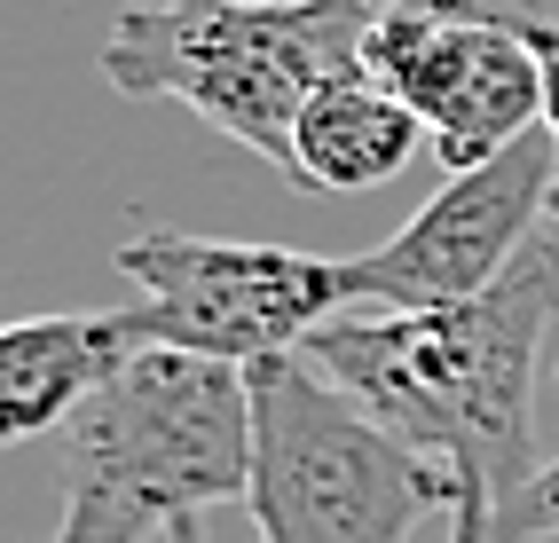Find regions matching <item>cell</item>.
Returning a JSON list of instances; mask_svg holds the SVG:
<instances>
[{"mask_svg": "<svg viewBox=\"0 0 559 543\" xmlns=\"http://www.w3.org/2000/svg\"><path fill=\"white\" fill-rule=\"evenodd\" d=\"M536 56H544V142L559 158V24H536ZM551 229H559V173H551Z\"/></svg>", "mask_w": 559, "mask_h": 543, "instance_id": "11", "label": "cell"}, {"mask_svg": "<svg viewBox=\"0 0 559 543\" xmlns=\"http://www.w3.org/2000/svg\"><path fill=\"white\" fill-rule=\"evenodd\" d=\"M252 386V520L260 543H409L426 512L457 504V473L347 402L316 362L269 354Z\"/></svg>", "mask_w": 559, "mask_h": 543, "instance_id": "4", "label": "cell"}, {"mask_svg": "<svg viewBox=\"0 0 559 543\" xmlns=\"http://www.w3.org/2000/svg\"><path fill=\"white\" fill-rule=\"evenodd\" d=\"M450 543H497V488L457 473V504H450Z\"/></svg>", "mask_w": 559, "mask_h": 543, "instance_id": "10", "label": "cell"}, {"mask_svg": "<svg viewBox=\"0 0 559 543\" xmlns=\"http://www.w3.org/2000/svg\"><path fill=\"white\" fill-rule=\"evenodd\" d=\"M370 0H142L110 16L103 80L134 102H181L292 181L308 95L362 71Z\"/></svg>", "mask_w": 559, "mask_h": 543, "instance_id": "3", "label": "cell"}, {"mask_svg": "<svg viewBox=\"0 0 559 543\" xmlns=\"http://www.w3.org/2000/svg\"><path fill=\"white\" fill-rule=\"evenodd\" d=\"M559 315V237H536L465 307H355L300 339V362L362 402L394 442L489 481L497 504L536 481V354Z\"/></svg>", "mask_w": 559, "mask_h": 543, "instance_id": "1", "label": "cell"}, {"mask_svg": "<svg viewBox=\"0 0 559 543\" xmlns=\"http://www.w3.org/2000/svg\"><path fill=\"white\" fill-rule=\"evenodd\" d=\"M119 276L134 283V300L119 307L134 347H174L237 371L300 354L316 323L347 307V276L323 252L198 237L174 221H134V237L119 244Z\"/></svg>", "mask_w": 559, "mask_h": 543, "instance_id": "5", "label": "cell"}, {"mask_svg": "<svg viewBox=\"0 0 559 543\" xmlns=\"http://www.w3.org/2000/svg\"><path fill=\"white\" fill-rule=\"evenodd\" d=\"M252 488V386L237 362L134 347L63 425L48 543H198V512Z\"/></svg>", "mask_w": 559, "mask_h": 543, "instance_id": "2", "label": "cell"}, {"mask_svg": "<svg viewBox=\"0 0 559 543\" xmlns=\"http://www.w3.org/2000/svg\"><path fill=\"white\" fill-rule=\"evenodd\" d=\"M418 150H433L426 119L379 80V71H340L308 95L300 126H292V190L308 197H355L394 181Z\"/></svg>", "mask_w": 559, "mask_h": 543, "instance_id": "7", "label": "cell"}, {"mask_svg": "<svg viewBox=\"0 0 559 543\" xmlns=\"http://www.w3.org/2000/svg\"><path fill=\"white\" fill-rule=\"evenodd\" d=\"M134 354L127 315H24L0 323V449L71 425V410Z\"/></svg>", "mask_w": 559, "mask_h": 543, "instance_id": "8", "label": "cell"}, {"mask_svg": "<svg viewBox=\"0 0 559 543\" xmlns=\"http://www.w3.org/2000/svg\"><path fill=\"white\" fill-rule=\"evenodd\" d=\"M551 173H559V158L536 134L512 142L504 158L473 166V173H450L386 244L340 261L347 300L355 307H394V315L480 300L544 237L536 221H551Z\"/></svg>", "mask_w": 559, "mask_h": 543, "instance_id": "6", "label": "cell"}, {"mask_svg": "<svg viewBox=\"0 0 559 543\" xmlns=\"http://www.w3.org/2000/svg\"><path fill=\"white\" fill-rule=\"evenodd\" d=\"M536 535H559V457L536 464V481L497 504V543H536Z\"/></svg>", "mask_w": 559, "mask_h": 543, "instance_id": "9", "label": "cell"}]
</instances>
